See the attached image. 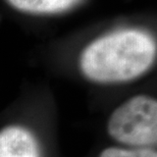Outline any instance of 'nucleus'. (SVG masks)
Listing matches in <instances>:
<instances>
[{"instance_id": "obj_5", "label": "nucleus", "mask_w": 157, "mask_h": 157, "mask_svg": "<svg viewBox=\"0 0 157 157\" xmlns=\"http://www.w3.org/2000/svg\"><path fill=\"white\" fill-rule=\"evenodd\" d=\"M98 157H157V152L153 148L113 146L103 149Z\"/></svg>"}, {"instance_id": "obj_4", "label": "nucleus", "mask_w": 157, "mask_h": 157, "mask_svg": "<svg viewBox=\"0 0 157 157\" xmlns=\"http://www.w3.org/2000/svg\"><path fill=\"white\" fill-rule=\"evenodd\" d=\"M80 0H7L12 7L27 13L52 14L71 8Z\"/></svg>"}, {"instance_id": "obj_2", "label": "nucleus", "mask_w": 157, "mask_h": 157, "mask_svg": "<svg viewBox=\"0 0 157 157\" xmlns=\"http://www.w3.org/2000/svg\"><path fill=\"white\" fill-rule=\"evenodd\" d=\"M108 136L124 147L153 148L157 143V101L140 94L117 106L109 115Z\"/></svg>"}, {"instance_id": "obj_1", "label": "nucleus", "mask_w": 157, "mask_h": 157, "mask_svg": "<svg viewBox=\"0 0 157 157\" xmlns=\"http://www.w3.org/2000/svg\"><path fill=\"white\" fill-rule=\"evenodd\" d=\"M156 41L140 29H122L105 34L85 47L80 70L98 84H118L136 80L153 67Z\"/></svg>"}, {"instance_id": "obj_3", "label": "nucleus", "mask_w": 157, "mask_h": 157, "mask_svg": "<svg viewBox=\"0 0 157 157\" xmlns=\"http://www.w3.org/2000/svg\"><path fill=\"white\" fill-rule=\"evenodd\" d=\"M0 157H40L39 143L23 125H6L0 130Z\"/></svg>"}]
</instances>
